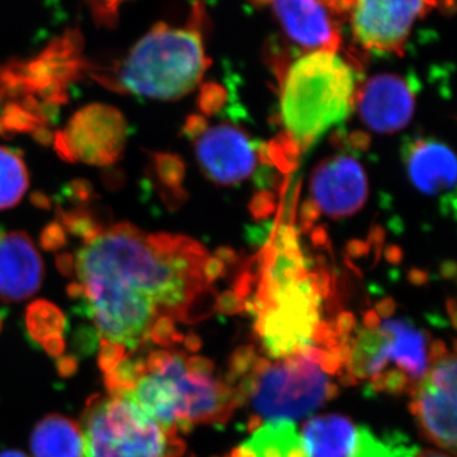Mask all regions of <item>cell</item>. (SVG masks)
Wrapping results in <instances>:
<instances>
[{
  "instance_id": "obj_1",
  "label": "cell",
  "mask_w": 457,
  "mask_h": 457,
  "mask_svg": "<svg viewBox=\"0 0 457 457\" xmlns=\"http://www.w3.org/2000/svg\"><path fill=\"white\" fill-rule=\"evenodd\" d=\"M83 245L75 258L80 299L104 341L131 353L159 318L192 323L209 312L220 266L191 237L120 222Z\"/></svg>"
},
{
  "instance_id": "obj_2",
  "label": "cell",
  "mask_w": 457,
  "mask_h": 457,
  "mask_svg": "<svg viewBox=\"0 0 457 457\" xmlns=\"http://www.w3.org/2000/svg\"><path fill=\"white\" fill-rule=\"evenodd\" d=\"M357 74L335 51H312L286 69L279 113L286 135L302 150L350 117Z\"/></svg>"
},
{
  "instance_id": "obj_3",
  "label": "cell",
  "mask_w": 457,
  "mask_h": 457,
  "mask_svg": "<svg viewBox=\"0 0 457 457\" xmlns=\"http://www.w3.org/2000/svg\"><path fill=\"white\" fill-rule=\"evenodd\" d=\"M210 64L196 27L158 23L132 47L112 75L95 78L119 92L177 101L200 86Z\"/></svg>"
},
{
  "instance_id": "obj_4",
  "label": "cell",
  "mask_w": 457,
  "mask_h": 457,
  "mask_svg": "<svg viewBox=\"0 0 457 457\" xmlns=\"http://www.w3.org/2000/svg\"><path fill=\"white\" fill-rule=\"evenodd\" d=\"M80 428L84 457H182L186 450L128 394L89 398Z\"/></svg>"
},
{
  "instance_id": "obj_5",
  "label": "cell",
  "mask_w": 457,
  "mask_h": 457,
  "mask_svg": "<svg viewBox=\"0 0 457 457\" xmlns=\"http://www.w3.org/2000/svg\"><path fill=\"white\" fill-rule=\"evenodd\" d=\"M254 375V374H253ZM257 376L251 398L261 416L270 420H295L311 416L327 402V376L300 354L287 357Z\"/></svg>"
},
{
  "instance_id": "obj_6",
  "label": "cell",
  "mask_w": 457,
  "mask_h": 457,
  "mask_svg": "<svg viewBox=\"0 0 457 457\" xmlns=\"http://www.w3.org/2000/svg\"><path fill=\"white\" fill-rule=\"evenodd\" d=\"M186 354L179 351L156 350L144 359L145 370L170 378L179 398L180 423L224 425L237 408L236 390L212 376H197L186 369Z\"/></svg>"
},
{
  "instance_id": "obj_7",
  "label": "cell",
  "mask_w": 457,
  "mask_h": 457,
  "mask_svg": "<svg viewBox=\"0 0 457 457\" xmlns=\"http://www.w3.org/2000/svg\"><path fill=\"white\" fill-rule=\"evenodd\" d=\"M128 122L117 108L93 104L71 117L64 131L56 132L54 146L65 162L110 167L122 158Z\"/></svg>"
},
{
  "instance_id": "obj_8",
  "label": "cell",
  "mask_w": 457,
  "mask_h": 457,
  "mask_svg": "<svg viewBox=\"0 0 457 457\" xmlns=\"http://www.w3.org/2000/svg\"><path fill=\"white\" fill-rule=\"evenodd\" d=\"M447 2L453 0H353L348 20L363 49L402 55L417 21Z\"/></svg>"
},
{
  "instance_id": "obj_9",
  "label": "cell",
  "mask_w": 457,
  "mask_h": 457,
  "mask_svg": "<svg viewBox=\"0 0 457 457\" xmlns=\"http://www.w3.org/2000/svg\"><path fill=\"white\" fill-rule=\"evenodd\" d=\"M204 122L200 117H191L185 131L195 137V153L204 176L222 186L245 182L258 163L253 140L231 123L207 128Z\"/></svg>"
},
{
  "instance_id": "obj_10",
  "label": "cell",
  "mask_w": 457,
  "mask_h": 457,
  "mask_svg": "<svg viewBox=\"0 0 457 457\" xmlns=\"http://www.w3.org/2000/svg\"><path fill=\"white\" fill-rule=\"evenodd\" d=\"M269 7L297 46L312 51H338L341 25L350 14L353 0H252Z\"/></svg>"
},
{
  "instance_id": "obj_11",
  "label": "cell",
  "mask_w": 457,
  "mask_h": 457,
  "mask_svg": "<svg viewBox=\"0 0 457 457\" xmlns=\"http://www.w3.org/2000/svg\"><path fill=\"white\" fill-rule=\"evenodd\" d=\"M368 194L366 171L353 156H332L312 174V198L318 209L330 218H345L360 212Z\"/></svg>"
},
{
  "instance_id": "obj_12",
  "label": "cell",
  "mask_w": 457,
  "mask_h": 457,
  "mask_svg": "<svg viewBox=\"0 0 457 457\" xmlns=\"http://www.w3.org/2000/svg\"><path fill=\"white\" fill-rule=\"evenodd\" d=\"M408 179L420 194L455 212L456 159L445 143L429 137L408 141L403 149Z\"/></svg>"
},
{
  "instance_id": "obj_13",
  "label": "cell",
  "mask_w": 457,
  "mask_h": 457,
  "mask_svg": "<svg viewBox=\"0 0 457 457\" xmlns=\"http://www.w3.org/2000/svg\"><path fill=\"white\" fill-rule=\"evenodd\" d=\"M356 99L361 119L378 134L403 130L416 112L413 90L395 74L375 75L357 93Z\"/></svg>"
},
{
  "instance_id": "obj_14",
  "label": "cell",
  "mask_w": 457,
  "mask_h": 457,
  "mask_svg": "<svg viewBox=\"0 0 457 457\" xmlns=\"http://www.w3.org/2000/svg\"><path fill=\"white\" fill-rule=\"evenodd\" d=\"M44 262L25 231L0 233V300L20 303L37 293Z\"/></svg>"
},
{
  "instance_id": "obj_15",
  "label": "cell",
  "mask_w": 457,
  "mask_h": 457,
  "mask_svg": "<svg viewBox=\"0 0 457 457\" xmlns=\"http://www.w3.org/2000/svg\"><path fill=\"white\" fill-rule=\"evenodd\" d=\"M411 414L423 437L441 449L456 453V387L441 386L423 378L408 387Z\"/></svg>"
},
{
  "instance_id": "obj_16",
  "label": "cell",
  "mask_w": 457,
  "mask_h": 457,
  "mask_svg": "<svg viewBox=\"0 0 457 457\" xmlns=\"http://www.w3.org/2000/svg\"><path fill=\"white\" fill-rule=\"evenodd\" d=\"M385 337L384 345L378 354L370 376L381 372V370L394 361L411 383L422 380L428 371V356H427V335L422 329L414 326L409 319H389L378 326Z\"/></svg>"
},
{
  "instance_id": "obj_17",
  "label": "cell",
  "mask_w": 457,
  "mask_h": 457,
  "mask_svg": "<svg viewBox=\"0 0 457 457\" xmlns=\"http://www.w3.org/2000/svg\"><path fill=\"white\" fill-rule=\"evenodd\" d=\"M303 435L306 457H352L357 426L351 418L328 414L308 420Z\"/></svg>"
},
{
  "instance_id": "obj_18",
  "label": "cell",
  "mask_w": 457,
  "mask_h": 457,
  "mask_svg": "<svg viewBox=\"0 0 457 457\" xmlns=\"http://www.w3.org/2000/svg\"><path fill=\"white\" fill-rule=\"evenodd\" d=\"M31 451L33 457H84L82 428L71 418L50 414L33 428Z\"/></svg>"
},
{
  "instance_id": "obj_19",
  "label": "cell",
  "mask_w": 457,
  "mask_h": 457,
  "mask_svg": "<svg viewBox=\"0 0 457 457\" xmlns=\"http://www.w3.org/2000/svg\"><path fill=\"white\" fill-rule=\"evenodd\" d=\"M242 447L254 457H306L296 426L287 420L264 423Z\"/></svg>"
},
{
  "instance_id": "obj_20",
  "label": "cell",
  "mask_w": 457,
  "mask_h": 457,
  "mask_svg": "<svg viewBox=\"0 0 457 457\" xmlns=\"http://www.w3.org/2000/svg\"><path fill=\"white\" fill-rule=\"evenodd\" d=\"M29 179L22 156L0 146V210L16 206L29 189Z\"/></svg>"
},
{
  "instance_id": "obj_21",
  "label": "cell",
  "mask_w": 457,
  "mask_h": 457,
  "mask_svg": "<svg viewBox=\"0 0 457 457\" xmlns=\"http://www.w3.org/2000/svg\"><path fill=\"white\" fill-rule=\"evenodd\" d=\"M26 326L33 341L42 343L45 339L62 336L65 317L54 303L36 300L27 308Z\"/></svg>"
},
{
  "instance_id": "obj_22",
  "label": "cell",
  "mask_w": 457,
  "mask_h": 457,
  "mask_svg": "<svg viewBox=\"0 0 457 457\" xmlns=\"http://www.w3.org/2000/svg\"><path fill=\"white\" fill-rule=\"evenodd\" d=\"M60 224L65 231L80 237L84 242L97 237L106 228L104 222L98 220L89 207H74L71 210L57 209Z\"/></svg>"
},
{
  "instance_id": "obj_23",
  "label": "cell",
  "mask_w": 457,
  "mask_h": 457,
  "mask_svg": "<svg viewBox=\"0 0 457 457\" xmlns=\"http://www.w3.org/2000/svg\"><path fill=\"white\" fill-rule=\"evenodd\" d=\"M46 128L44 122L36 119L33 114L27 112L25 108L17 102H8L0 112V129L3 137H9L13 134H23L37 130L38 128Z\"/></svg>"
},
{
  "instance_id": "obj_24",
  "label": "cell",
  "mask_w": 457,
  "mask_h": 457,
  "mask_svg": "<svg viewBox=\"0 0 457 457\" xmlns=\"http://www.w3.org/2000/svg\"><path fill=\"white\" fill-rule=\"evenodd\" d=\"M153 171L158 182L165 188H176L182 179V164L176 156L170 154L153 155Z\"/></svg>"
},
{
  "instance_id": "obj_25",
  "label": "cell",
  "mask_w": 457,
  "mask_h": 457,
  "mask_svg": "<svg viewBox=\"0 0 457 457\" xmlns=\"http://www.w3.org/2000/svg\"><path fill=\"white\" fill-rule=\"evenodd\" d=\"M255 356L254 345H240L231 354L228 361V372L225 376V383L234 384L237 378L246 376L253 366Z\"/></svg>"
},
{
  "instance_id": "obj_26",
  "label": "cell",
  "mask_w": 457,
  "mask_h": 457,
  "mask_svg": "<svg viewBox=\"0 0 457 457\" xmlns=\"http://www.w3.org/2000/svg\"><path fill=\"white\" fill-rule=\"evenodd\" d=\"M183 339L185 337L177 330L173 319L170 317L159 318L150 330L149 341L156 345L170 347L176 343L183 342Z\"/></svg>"
},
{
  "instance_id": "obj_27",
  "label": "cell",
  "mask_w": 457,
  "mask_h": 457,
  "mask_svg": "<svg viewBox=\"0 0 457 457\" xmlns=\"http://www.w3.org/2000/svg\"><path fill=\"white\" fill-rule=\"evenodd\" d=\"M129 357V351L121 345L117 343L101 341V353H99L98 365L104 375L112 372L122 361Z\"/></svg>"
},
{
  "instance_id": "obj_28",
  "label": "cell",
  "mask_w": 457,
  "mask_h": 457,
  "mask_svg": "<svg viewBox=\"0 0 457 457\" xmlns=\"http://www.w3.org/2000/svg\"><path fill=\"white\" fill-rule=\"evenodd\" d=\"M40 243L45 251H59L66 245V231L60 222H51L41 231Z\"/></svg>"
},
{
  "instance_id": "obj_29",
  "label": "cell",
  "mask_w": 457,
  "mask_h": 457,
  "mask_svg": "<svg viewBox=\"0 0 457 457\" xmlns=\"http://www.w3.org/2000/svg\"><path fill=\"white\" fill-rule=\"evenodd\" d=\"M65 195L71 203L77 204V207H88V204H92L93 197H95L92 185L83 179L71 182L66 187Z\"/></svg>"
},
{
  "instance_id": "obj_30",
  "label": "cell",
  "mask_w": 457,
  "mask_h": 457,
  "mask_svg": "<svg viewBox=\"0 0 457 457\" xmlns=\"http://www.w3.org/2000/svg\"><path fill=\"white\" fill-rule=\"evenodd\" d=\"M409 378L402 370H390L385 374V392L398 396L408 389Z\"/></svg>"
},
{
  "instance_id": "obj_31",
  "label": "cell",
  "mask_w": 457,
  "mask_h": 457,
  "mask_svg": "<svg viewBox=\"0 0 457 457\" xmlns=\"http://www.w3.org/2000/svg\"><path fill=\"white\" fill-rule=\"evenodd\" d=\"M186 369L191 374L210 378L213 374L215 365H213L212 361L206 359V357L192 356L186 359Z\"/></svg>"
},
{
  "instance_id": "obj_32",
  "label": "cell",
  "mask_w": 457,
  "mask_h": 457,
  "mask_svg": "<svg viewBox=\"0 0 457 457\" xmlns=\"http://www.w3.org/2000/svg\"><path fill=\"white\" fill-rule=\"evenodd\" d=\"M218 309L222 314H236V312H242L245 305L236 294H227L219 299Z\"/></svg>"
},
{
  "instance_id": "obj_33",
  "label": "cell",
  "mask_w": 457,
  "mask_h": 457,
  "mask_svg": "<svg viewBox=\"0 0 457 457\" xmlns=\"http://www.w3.org/2000/svg\"><path fill=\"white\" fill-rule=\"evenodd\" d=\"M335 328L339 336H350L352 330L356 328V319H354L351 312H343V314L337 318Z\"/></svg>"
},
{
  "instance_id": "obj_34",
  "label": "cell",
  "mask_w": 457,
  "mask_h": 457,
  "mask_svg": "<svg viewBox=\"0 0 457 457\" xmlns=\"http://www.w3.org/2000/svg\"><path fill=\"white\" fill-rule=\"evenodd\" d=\"M41 345L50 356L60 357L65 350V342L64 339H62V336L45 339V341L41 343Z\"/></svg>"
},
{
  "instance_id": "obj_35",
  "label": "cell",
  "mask_w": 457,
  "mask_h": 457,
  "mask_svg": "<svg viewBox=\"0 0 457 457\" xmlns=\"http://www.w3.org/2000/svg\"><path fill=\"white\" fill-rule=\"evenodd\" d=\"M56 266L60 272H62V275L73 276L75 272V260L73 255L69 253L57 255Z\"/></svg>"
},
{
  "instance_id": "obj_36",
  "label": "cell",
  "mask_w": 457,
  "mask_h": 457,
  "mask_svg": "<svg viewBox=\"0 0 457 457\" xmlns=\"http://www.w3.org/2000/svg\"><path fill=\"white\" fill-rule=\"evenodd\" d=\"M78 362L74 357L60 356L57 360V370L62 376H71L77 371Z\"/></svg>"
},
{
  "instance_id": "obj_37",
  "label": "cell",
  "mask_w": 457,
  "mask_h": 457,
  "mask_svg": "<svg viewBox=\"0 0 457 457\" xmlns=\"http://www.w3.org/2000/svg\"><path fill=\"white\" fill-rule=\"evenodd\" d=\"M447 354H449V351H447L446 345H445V343L442 341H436L431 345L428 359L433 363L440 362V361L444 360Z\"/></svg>"
},
{
  "instance_id": "obj_38",
  "label": "cell",
  "mask_w": 457,
  "mask_h": 457,
  "mask_svg": "<svg viewBox=\"0 0 457 457\" xmlns=\"http://www.w3.org/2000/svg\"><path fill=\"white\" fill-rule=\"evenodd\" d=\"M395 311V303L392 299H385L376 306L378 317L389 318Z\"/></svg>"
},
{
  "instance_id": "obj_39",
  "label": "cell",
  "mask_w": 457,
  "mask_h": 457,
  "mask_svg": "<svg viewBox=\"0 0 457 457\" xmlns=\"http://www.w3.org/2000/svg\"><path fill=\"white\" fill-rule=\"evenodd\" d=\"M33 137H35L36 141L38 143L44 144V145H47V144L53 143L54 137L51 134V131L47 128H38L37 130L32 132Z\"/></svg>"
},
{
  "instance_id": "obj_40",
  "label": "cell",
  "mask_w": 457,
  "mask_h": 457,
  "mask_svg": "<svg viewBox=\"0 0 457 457\" xmlns=\"http://www.w3.org/2000/svg\"><path fill=\"white\" fill-rule=\"evenodd\" d=\"M363 324H365L366 329L374 330L381 324L380 317L375 311H369L363 317Z\"/></svg>"
},
{
  "instance_id": "obj_41",
  "label": "cell",
  "mask_w": 457,
  "mask_h": 457,
  "mask_svg": "<svg viewBox=\"0 0 457 457\" xmlns=\"http://www.w3.org/2000/svg\"><path fill=\"white\" fill-rule=\"evenodd\" d=\"M183 342H185L186 348L191 352L200 351L201 345H203L200 337L194 335V333L186 337Z\"/></svg>"
},
{
  "instance_id": "obj_42",
  "label": "cell",
  "mask_w": 457,
  "mask_h": 457,
  "mask_svg": "<svg viewBox=\"0 0 457 457\" xmlns=\"http://www.w3.org/2000/svg\"><path fill=\"white\" fill-rule=\"evenodd\" d=\"M32 203L36 204V206L41 207V209H50L51 200L46 195L40 194V192H35L32 195Z\"/></svg>"
},
{
  "instance_id": "obj_43",
  "label": "cell",
  "mask_w": 457,
  "mask_h": 457,
  "mask_svg": "<svg viewBox=\"0 0 457 457\" xmlns=\"http://www.w3.org/2000/svg\"><path fill=\"white\" fill-rule=\"evenodd\" d=\"M339 383L343 385V386H353V385L357 384V378H354L353 375L351 374L350 371L345 370V371H339Z\"/></svg>"
},
{
  "instance_id": "obj_44",
  "label": "cell",
  "mask_w": 457,
  "mask_h": 457,
  "mask_svg": "<svg viewBox=\"0 0 457 457\" xmlns=\"http://www.w3.org/2000/svg\"><path fill=\"white\" fill-rule=\"evenodd\" d=\"M413 457H451L447 453L436 450H418Z\"/></svg>"
},
{
  "instance_id": "obj_45",
  "label": "cell",
  "mask_w": 457,
  "mask_h": 457,
  "mask_svg": "<svg viewBox=\"0 0 457 457\" xmlns=\"http://www.w3.org/2000/svg\"><path fill=\"white\" fill-rule=\"evenodd\" d=\"M262 423H263V420H262L261 417H252L246 427H248L249 431H257L262 426Z\"/></svg>"
},
{
  "instance_id": "obj_46",
  "label": "cell",
  "mask_w": 457,
  "mask_h": 457,
  "mask_svg": "<svg viewBox=\"0 0 457 457\" xmlns=\"http://www.w3.org/2000/svg\"><path fill=\"white\" fill-rule=\"evenodd\" d=\"M339 395V389L338 386L335 384L328 385L327 387V400H332L337 398V396Z\"/></svg>"
},
{
  "instance_id": "obj_47",
  "label": "cell",
  "mask_w": 457,
  "mask_h": 457,
  "mask_svg": "<svg viewBox=\"0 0 457 457\" xmlns=\"http://www.w3.org/2000/svg\"><path fill=\"white\" fill-rule=\"evenodd\" d=\"M0 457H29L22 451L18 450H5L0 453Z\"/></svg>"
},
{
  "instance_id": "obj_48",
  "label": "cell",
  "mask_w": 457,
  "mask_h": 457,
  "mask_svg": "<svg viewBox=\"0 0 457 457\" xmlns=\"http://www.w3.org/2000/svg\"><path fill=\"white\" fill-rule=\"evenodd\" d=\"M2 328H3V318H2V314H0V332H2Z\"/></svg>"
}]
</instances>
